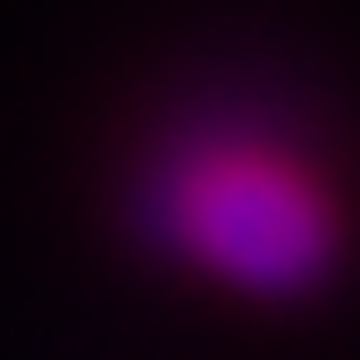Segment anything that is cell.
Returning <instances> with one entry per match:
<instances>
[{
	"label": "cell",
	"mask_w": 360,
	"mask_h": 360,
	"mask_svg": "<svg viewBox=\"0 0 360 360\" xmlns=\"http://www.w3.org/2000/svg\"><path fill=\"white\" fill-rule=\"evenodd\" d=\"M160 252L226 293L293 302L319 293L344 260V210L327 176L252 117H193L176 126L134 193Z\"/></svg>",
	"instance_id": "cell-1"
}]
</instances>
